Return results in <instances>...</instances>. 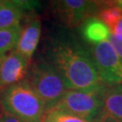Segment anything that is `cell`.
Instances as JSON below:
<instances>
[{"label":"cell","instance_id":"cell-19","mask_svg":"<svg viewBox=\"0 0 122 122\" xmlns=\"http://www.w3.org/2000/svg\"><path fill=\"white\" fill-rule=\"evenodd\" d=\"M3 3H4V1H2V0H0V6L3 5Z\"/></svg>","mask_w":122,"mask_h":122},{"label":"cell","instance_id":"cell-14","mask_svg":"<svg viewBox=\"0 0 122 122\" xmlns=\"http://www.w3.org/2000/svg\"><path fill=\"white\" fill-rule=\"evenodd\" d=\"M98 15L100 21L104 23L109 30H112L122 18V9L112 2L109 6L100 9Z\"/></svg>","mask_w":122,"mask_h":122},{"label":"cell","instance_id":"cell-8","mask_svg":"<svg viewBox=\"0 0 122 122\" xmlns=\"http://www.w3.org/2000/svg\"><path fill=\"white\" fill-rule=\"evenodd\" d=\"M96 122H122V83L106 88L103 107Z\"/></svg>","mask_w":122,"mask_h":122},{"label":"cell","instance_id":"cell-6","mask_svg":"<svg viewBox=\"0 0 122 122\" xmlns=\"http://www.w3.org/2000/svg\"><path fill=\"white\" fill-rule=\"evenodd\" d=\"M98 2L86 0H61L54 3L55 12L69 27L83 24L98 10Z\"/></svg>","mask_w":122,"mask_h":122},{"label":"cell","instance_id":"cell-17","mask_svg":"<svg viewBox=\"0 0 122 122\" xmlns=\"http://www.w3.org/2000/svg\"><path fill=\"white\" fill-rule=\"evenodd\" d=\"M0 122H22L21 120H19L18 118H15L11 115L2 112L0 114Z\"/></svg>","mask_w":122,"mask_h":122},{"label":"cell","instance_id":"cell-5","mask_svg":"<svg viewBox=\"0 0 122 122\" xmlns=\"http://www.w3.org/2000/svg\"><path fill=\"white\" fill-rule=\"evenodd\" d=\"M92 57L102 82L107 87L122 83V62L108 40L92 46Z\"/></svg>","mask_w":122,"mask_h":122},{"label":"cell","instance_id":"cell-4","mask_svg":"<svg viewBox=\"0 0 122 122\" xmlns=\"http://www.w3.org/2000/svg\"><path fill=\"white\" fill-rule=\"evenodd\" d=\"M106 88L91 91H67L55 108L65 110L88 121L96 122L103 107V95Z\"/></svg>","mask_w":122,"mask_h":122},{"label":"cell","instance_id":"cell-12","mask_svg":"<svg viewBox=\"0 0 122 122\" xmlns=\"http://www.w3.org/2000/svg\"><path fill=\"white\" fill-rule=\"evenodd\" d=\"M21 32V25L6 29H0V56L15 50Z\"/></svg>","mask_w":122,"mask_h":122},{"label":"cell","instance_id":"cell-1","mask_svg":"<svg viewBox=\"0 0 122 122\" xmlns=\"http://www.w3.org/2000/svg\"><path fill=\"white\" fill-rule=\"evenodd\" d=\"M52 64L60 71L68 91H91L107 87L98 73L92 54L81 44L58 41L52 49Z\"/></svg>","mask_w":122,"mask_h":122},{"label":"cell","instance_id":"cell-11","mask_svg":"<svg viewBox=\"0 0 122 122\" xmlns=\"http://www.w3.org/2000/svg\"><path fill=\"white\" fill-rule=\"evenodd\" d=\"M81 34L87 42L97 44L108 40L110 30L99 18L91 16L82 24Z\"/></svg>","mask_w":122,"mask_h":122},{"label":"cell","instance_id":"cell-2","mask_svg":"<svg viewBox=\"0 0 122 122\" xmlns=\"http://www.w3.org/2000/svg\"><path fill=\"white\" fill-rule=\"evenodd\" d=\"M0 108L22 122H42L45 113L44 103L25 80L0 92Z\"/></svg>","mask_w":122,"mask_h":122},{"label":"cell","instance_id":"cell-13","mask_svg":"<svg viewBox=\"0 0 122 122\" xmlns=\"http://www.w3.org/2000/svg\"><path fill=\"white\" fill-rule=\"evenodd\" d=\"M42 122H91L67 112L65 110L53 108L48 111H45Z\"/></svg>","mask_w":122,"mask_h":122},{"label":"cell","instance_id":"cell-10","mask_svg":"<svg viewBox=\"0 0 122 122\" xmlns=\"http://www.w3.org/2000/svg\"><path fill=\"white\" fill-rule=\"evenodd\" d=\"M38 2L33 1H4L0 6V29L20 25L24 11L32 9Z\"/></svg>","mask_w":122,"mask_h":122},{"label":"cell","instance_id":"cell-3","mask_svg":"<svg viewBox=\"0 0 122 122\" xmlns=\"http://www.w3.org/2000/svg\"><path fill=\"white\" fill-rule=\"evenodd\" d=\"M44 103L45 111L55 108L68 89L57 68L50 62H36L25 79Z\"/></svg>","mask_w":122,"mask_h":122},{"label":"cell","instance_id":"cell-15","mask_svg":"<svg viewBox=\"0 0 122 122\" xmlns=\"http://www.w3.org/2000/svg\"><path fill=\"white\" fill-rule=\"evenodd\" d=\"M108 41L113 46V48L115 49V51H116L117 54L118 55V57H119V59H120V61L122 62V41H118L111 34H109Z\"/></svg>","mask_w":122,"mask_h":122},{"label":"cell","instance_id":"cell-7","mask_svg":"<svg viewBox=\"0 0 122 122\" xmlns=\"http://www.w3.org/2000/svg\"><path fill=\"white\" fill-rule=\"evenodd\" d=\"M29 63L15 50L0 56V92L24 81L27 76Z\"/></svg>","mask_w":122,"mask_h":122},{"label":"cell","instance_id":"cell-18","mask_svg":"<svg viewBox=\"0 0 122 122\" xmlns=\"http://www.w3.org/2000/svg\"><path fill=\"white\" fill-rule=\"evenodd\" d=\"M115 5H117L118 7H120L122 9V0H118V1H114Z\"/></svg>","mask_w":122,"mask_h":122},{"label":"cell","instance_id":"cell-16","mask_svg":"<svg viewBox=\"0 0 122 122\" xmlns=\"http://www.w3.org/2000/svg\"><path fill=\"white\" fill-rule=\"evenodd\" d=\"M112 33H110L118 41H122V18L119 20V22L115 25L113 29L111 30Z\"/></svg>","mask_w":122,"mask_h":122},{"label":"cell","instance_id":"cell-9","mask_svg":"<svg viewBox=\"0 0 122 122\" xmlns=\"http://www.w3.org/2000/svg\"><path fill=\"white\" fill-rule=\"evenodd\" d=\"M41 35V23L38 19L28 21L19 37L15 51L30 62L31 58L37 48Z\"/></svg>","mask_w":122,"mask_h":122}]
</instances>
